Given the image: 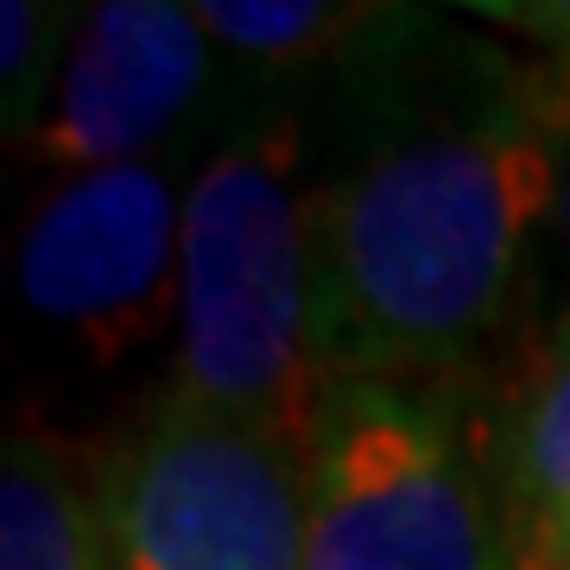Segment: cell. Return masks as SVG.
I'll return each instance as SVG.
<instances>
[{
	"label": "cell",
	"instance_id": "1",
	"mask_svg": "<svg viewBox=\"0 0 570 570\" xmlns=\"http://www.w3.org/2000/svg\"><path fill=\"white\" fill-rule=\"evenodd\" d=\"M551 190L558 159L527 70L311 190L330 381H438L475 362L508 330L520 254Z\"/></svg>",
	"mask_w": 570,
	"mask_h": 570
},
{
	"label": "cell",
	"instance_id": "2",
	"mask_svg": "<svg viewBox=\"0 0 570 570\" xmlns=\"http://www.w3.org/2000/svg\"><path fill=\"white\" fill-rule=\"evenodd\" d=\"M298 127L261 121L184 190L171 400L311 450L330 400Z\"/></svg>",
	"mask_w": 570,
	"mask_h": 570
},
{
	"label": "cell",
	"instance_id": "3",
	"mask_svg": "<svg viewBox=\"0 0 570 570\" xmlns=\"http://www.w3.org/2000/svg\"><path fill=\"white\" fill-rule=\"evenodd\" d=\"M305 570H513L489 425L450 381H336L305 450Z\"/></svg>",
	"mask_w": 570,
	"mask_h": 570
},
{
	"label": "cell",
	"instance_id": "4",
	"mask_svg": "<svg viewBox=\"0 0 570 570\" xmlns=\"http://www.w3.org/2000/svg\"><path fill=\"white\" fill-rule=\"evenodd\" d=\"M178 247L184 197L165 165L58 178L0 242V311L115 367L165 324L178 330Z\"/></svg>",
	"mask_w": 570,
	"mask_h": 570
},
{
	"label": "cell",
	"instance_id": "5",
	"mask_svg": "<svg viewBox=\"0 0 570 570\" xmlns=\"http://www.w3.org/2000/svg\"><path fill=\"white\" fill-rule=\"evenodd\" d=\"M115 570H305V450L165 393L108 456Z\"/></svg>",
	"mask_w": 570,
	"mask_h": 570
},
{
	"label": "cell",
	"instance_id": "6",
	"mask_svg": "<svg viewBox=\"0 0 570 570\" xmlns=\"http://www.w3.org/2000/svg\"><path fill=\"white\" fill-rule=\"evenodd\" d=\"M209 89V32L197 7L171 0H102L77 13L45 121L26 153L63 178L146 159Z\"/></svg>",
	"mask_w": 570,
	"mask_h": 570
},
{
	"label": "cell",
	"instance_id": "7",
	"mask_svg": "<svg viewBox=\"0 0 570 570\" xmlns=\"http://www.w3.org/2000/svg\"><path fill=\"white\" fill-rule=\"evenodd\" d=\"M489 469L508 513L513 570H551L570 520V317L539 336L489 419Z\"/></svg>",
	"mask_w": 570,
	"mask_h": 570
},
{
	"label": "cell",
	"instance_id": "8",
	"mask_svg": "<svg viewBox=\"0 0 570 570\" xmlns=\"http://www.w3.org/2000/svg\"><path fill=\"white\" fill-rule=\"evenodd\" d=\"M0 570H115L108 463L39 431H0Z\"/></svg>",
	"mask_w": 570,
	"mask_h": 570
},
{
	"label": "cell",
	"instance_id": "9",
	"mask_svg": "<svg viewBox=\"0 0 570 570\" xmlns=\"http://www.w3.org/2000/svg\"><path fill=\"white\" fill-rule=\"evenodd\" d=\"M400 13L381 7H330V0H204L197 26L216 45L254 63H311L348 45H367Z\"/></svg>",
	"mask_w": 570,
	"mask_h": 570
},
{
	"label": "cell",
	"instance_id": "10",
	"mask_svg": "<svg viewBox=\"0 0 570 570\" xmlns=\"http://www.w3.org/2000/svg\"><path fill=\"white\" fill-rule=\"evenodd\" d=\"M82 7H32V0H0V134L26 140L51 108L63 51L77 39Z\"/></svg>",
	"mask_w": 570,
	"mask_h": 570
},
{
	"label": "cell",
	"instance_id": "11",
	"mask_svg": "<svg viewBox=\"0 0 570 570\" xmlns=\"http://www.w3.org/2000/svg\"><path fill=\"white\" fill-rule=\"evenodd\" d=\"M475 20L513 26L520 39L551 45V58H570V0H527V7H513V0H482Z\"/></svg>",
	"mask_w": 570,
	"mask_h": 570
},
{
	"label": "cell",
	"instance_id": "12",
	"mask_svg": "<svg viewBox=\"0 0 570 570\" xmlns=\"http://www.w3.org/2000/svg\"><path fill=\"white\" fill-rule=\"evenodd\" d=\"M546 140H551V159H558V190H551V223H558V235H564V247H570V121L546 127Z\"/></svg>",
	"mask_w": 570,
	"mask_h": 570
},
{
	"label": "cell",
	"instance_id": "13",
	"mask_svg": "<svg viewBox=\"0 0 570 570\" xmlns=\"http://www.w3.org/2000/svg\"><path fill=\"white\" fill-rule=\"evenodd\" d=\"M551 570H570V520H564V532H558V558H551Z\"/></svg>",
	"mask_w": 570,
	"mask_h": 570
}]
</instances>
